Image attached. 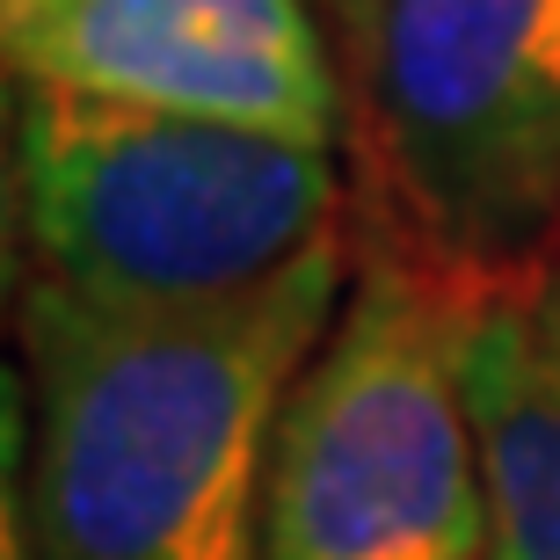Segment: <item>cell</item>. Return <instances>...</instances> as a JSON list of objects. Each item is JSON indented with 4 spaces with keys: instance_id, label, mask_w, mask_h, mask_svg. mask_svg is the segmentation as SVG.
Segmentation results:
<instances>
[{
    "instance_id": "cell-5",
    "label": "cell",
    "mask_w": 560,
    "mask_h": 560,
    "mask_svg": "<svg viewBox=\"0 0 560 560\" xmlns=\"http://www.w3.org/2000/svg\"><path fill=\"white\" fill-rule=\"evenodd\" d=\"M22 88L335 145L342 66L306 0H0Z\"/></svg>"
},
{
    "instance_id": "cell-7",
    "label": "cell",
    "mask_w": 560,
    "mask_h": 560,
    "mask_svg": "<svg viewBox=\"0 0 560 560\" xmlns=\"http://www.w3.org/2000/svg\"><path fill=\"white\" fill-rule=\"evenodd\" d=\"M532 313H539L546 342H553V357H560V277H553V284H539V291H532Z\"/></svg>"
},
{
    "instance_id": "cell-3",
    "label": "cell",
    "mask_w": 560,
    "mask_h": 560,
    "mask_svg": "<svg viewBox=\"0 0 560 560\" xmlns=\"http://www.w3.org/2000/svg\"><path fill=\"white\" fill-rule=\"evenodd\" d=\"M474 299L400 255L350 277L277 416L262 560H488V480L466 408Z\"/></svg>"
},
{
    "instance_id": "cell-1",
    "label": "cell",
    "mask_w": 560,
    "mask_h": 560,
    "mask_svg": "<svg viewBox=\"0 0 560 560\" xmlns=\"http://www.w3.org/2000/svg\"><path fill=\"white\" fill-rule=\"evenodd\" d=\"M342 233L205 306L30 277V532L44 560H262L270 444L350 299Z\"/></svg>"
},
{
    "instance_id": "cell-4",
    "label": "cell",
    "mask_w": 560,
    "mask_h": 560,
    "mask_svg": "<svg viewBox=\"0 0 560 560\" xmlns=\"http://www.w3.org/2000/svg\"><path fill=\"white\" fill-rule=\"evenodd\" d=\"M342 95L430 248L495 270L560 219V0H328Z\"/></svg>"
},
{
    "instance_id": "cell-2",
    "label": "cell",
    "mask_w": 560,
    "mask_h": 560,
    "mask_svg": "<svg viewBox=\"0 0 560 560\" xmlns=\"http://www.w3.org/2000/svg\"><path fill=\"white\" fill-rule=\"evenodd\" d=\"M15 219L37 277L103 306H205L335 241V153L241 125L22 88L8 117Z\"/></svg>"
},
{
    "instance_id": "cell-6",
    "label": "cell",
    "mask_w": 560,
    "mask_h": 560,
    "mask_svg": "<svg viewBox=\"0 0 560 560\" xmlns=\"http://www.w3.org/2000/svg\"><path fill=\"white\" fill-rule=\"evenodd\" d=\"M466 408L488 480V560H560V357L532 299H474Z\"/></svg>"
}]
</instances>
